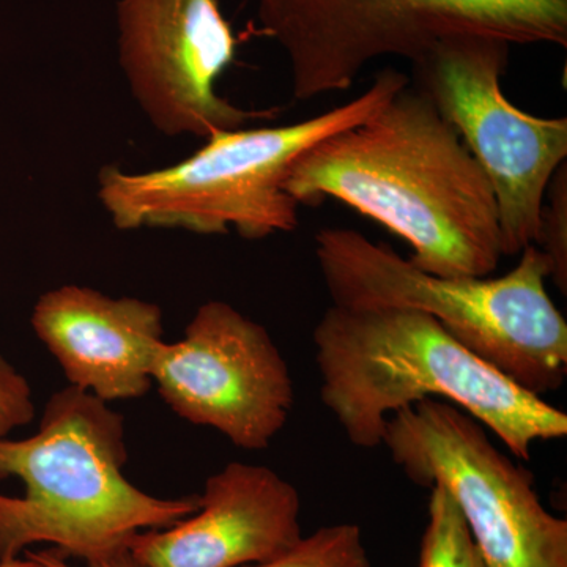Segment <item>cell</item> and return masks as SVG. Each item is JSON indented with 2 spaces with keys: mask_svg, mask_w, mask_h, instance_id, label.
I'll list each match as a JSON object with an SVG mask.
<instances>
[{
  "mask_svg": "<svg viewBox=\"0 0 567 567\" xmlns=\"http://www.w3.org/2000/svg\"><path fill=\"white\" fill-rule=\"evenodd\" d=\"M0 567H44L41 563L25 555V559L17 558L11 561L0 563Z\"/></svg>",
  "mask_w": 567,
  "mask_h": 567,
  "instance_id": "obj_18",
  "label": "cell"
},
{
  "mask_svg": "<svg viewBox=\"0 0 567 567\" xmlns=\"http://www.w3.org/2000/svg\"><path fill=\"white\" fill-rule=\"evenodd\" d=\"M33 416L35 405L31 385L0 354V439H7L14 429L31 423Z\"/></svg>",
  "mask_w": 567,
  "mask_h": 567,
  "instance_id": "obj_16",
  "label": "cell"
},
{
  "mask_svg": "<svg viewBox=\"0 0 567 567\" xmlns=\"http://www.w3.org/2000/svg\"><path fill=\"white\" fill-rule=\"evenodd\" d=\"M28 557L37 559L44 567H74L66 563L65 557H62L58 550H43V551H25ZM85 567H145L141 561L133 557L128 548L125 550L115 551V554L106 555L93 561L85 563Z\"/></svg>",
  "mask_w": 567,
  "mask_h": 567,
  "instance_id": "obj_17",
  "label": "cell"
},
{
  "mask_svg": "<svg viewBox=\"0 0 567 567\" xmlns=\"http://www.w3.org/2000/svg\"><path fill=\"white\" fill-rule=\"evenodd\" d=\"M566 163L551 177L536 246L547 257L550 278L555 286L567 293V171Z\"/></svg>",
  "mask_w": 567,
  "mask_h": 567,
  "instance_id": "obj_15",
  "label": "cell"
},
{
  "mask_svg": "<svg viewBox=\"0 0 567 567\" xmlns=\"http://www.w3.org/2000/svg\"><path fill=\"white\" fill-rule=\"evenodd\" d=\"M417 567H488L456 502L439 484L431 487Z\"/></svg>",
  "mask_w": 567,
  "mask_h": 567,
  "instance_id": "obj_13",
  "label": "cell"
},
{
  "mask_svg": "<svg viewBox=\"0 0 567 567\" xmlns=\"http://www.w3.org/2000/svg\"><path fill=\"white\" fill-rule=\"evenodd\" d=\"M199 511L137 533L128 550L145 567H241L268 561L303 537L301 498L264 465L230 462L205 481Z\"/></svg>",
  "mask_w": 567,
  "mask_h": 567,
  "instance_id": "obj_11",
  "label": "cell"
},
{
  "mask_svg": "<svg viewBox=\"0 0 567 567\" xmlns=\"http://www.w3.org/2000/svg\"><path fill=\"white\" fill-rule=\"evenodd\" d=\"M382 446L412 483L453 496L488 567H567V522L548 513L533 473L464 410L416 402L386 421Z\"/></svg>",
  "mask_w": 567,
  "mask_h": 567,
  "instance_id": "obj_7",
  "label": "cell"
},
{
  "mask_svg": "<svg viewBox=\"0 0 567 567\" xmlns=\"http://www.w3.org/2000/svg\"><path fill=\"white\" fill-rule=\"evenodd\" d=\"M115 24L123 78L156 132L205 141L275 117L218 93L238 44L219 0H118Z\"/></svg>",
  "mask_w": 567,
  "mask_h": 567,
  "instance_id": "obj_9",
  "label": "cell"
},
{
  "mask_svg": "<svg viewBox=\"0 0 567 567\" xmlns=\"http://www.w3.org/2000/svg\"><path fill=\"white\" fill-rule=\"evenodd\" d=\"M31 323L71 386L104 402L151 391L153 363L164 341L158 305L66 284L41 295Z\"/></svg>",
  "mask_w": 567,
  "mask_h": 567,
  "instance_id": "obj_12",
  "label": "cell"
},
{
  "mask_svg": "<svg viewBox=\"0 0 567 567\" xmlns=\"http://www.w3.org/2000/svg\"><path fill=\"white\" fill-rule=\"evenodd\" d=\"M316 259L331 305L415 309L518 386L555 393L567 375V323L551 298L547 257L536 245L499 278L425 274L393 246L344 227L316 235Z\"/></svg>",
  "mask_w": 567,
  "mask_h": 567,
  "instance_id": "obj_4",
  "label": "cell"
},
{
  "mask_svg": "<svg viewBox=\"0 0 567 567\" xmlns=\"http://www.w3.org/2000/svg\"><path fill=\"white\" fill-rule=\"evenodd\" d=\"M401 71H380L357 99L303 122L229 130L205 140L188 158L148 173L110 164L99 174L100 204L118 230H235L264 240L300 226V205L284 189L295 159L331 134L357 125L409 84Z\"/></svg>",
  "mask_w": 567,
  "mask_h": 567,
  "instance_id": "obj_5",
  "label": "cell"
},
{
  "mask_svg": "<svg viewBox=\"0 0 567 567\" xmlns=\"http://www.w3.org/2000/svg\"><path fill=\"white\" fill-rule=\"evenodd\" d=\"M257 17L286 52L298 102L349 91L375 59L413 63L453 37L567 47V0H257Z\"/></svg>",
  "mask_w": 567,
  "mask_h": 567,
  "instance_id": "obj_6",
  "label": "cell"
},
{
  "mask_svg": "<svg viewBox=\"0 0 567 567\" xmlns=\"http://www.w3.org/2000/svg\"><path fill=\"white\" fill-rule=\"evenodd\" d=\"M509 51V43L491 37H453L413 62V84L427 93L486 175L503 257L536 245L548 185L567 158V118L536 117L503 93Z\"/></svg>",
  "mask_w": 567,
  "mask_h": 567,
  "instance_id": "obj_8",
  "label": "cell"
},
{
  "mask_svg": "<svg viewBox=\"0 0 567 567\" xmlns=\"http://www.w3.org/2000/svg\"><path fill=\"white\" fill-rule=\"evenodd\" d=\"M284 189L298 205L334 199L382 224L425 274L486 278L503 259L486 175L412 81L364 121L301 153Z\"/></svg>",
  "mask_w": 567,
  "mask_h": 567,
  "instance_id": "obj_1",
  "label": "cell"
},
{
  "mask_svg": "<svg viewBox=\"0 0 567 567\" xmlns=\"http://www.w3.org/2000/svg\"><path fill=\"white\" fill-rule=\"evenodd\" d=\"M312 341L320 399L353 446H382L386 421L424 399H442L528 461L535 442L567 435V415L457 342L415 309L331 305Z\"/></svg>",
  "mask_w": 567,
  "mask_h": 567,
  "instance_id": "obj_2",
  "label": "cell"
},
{
  "mask_svg": "<svg viewBox=\"0 0 567 567\" xmlns=\"http://www.w3.org/2000/svg\"><path fill=\"white\" fill-rule=\"evenodd\" d=\"M126 458L123 417L107 402L71 385L52 394L37 434L0 439V481L25 486L24 496L0 494V563L39 543L93 561L199 511V495L166 499L134 486Z\"/></svg>",
  "mask_w": 567,
  "mask_h": 567,
  "instance_id": "obj_3",
  "label": "cell"
},
{
  "mask_svg": "<svg viewBox=\"0 0 567 567\" xmlns=\"http://www.w3.org/2000/svg\"><path fill=\"white\" fill-rule=\"evenodd\" d=\"M152 379L178 416L241 450L270 446L295 404L289 364L274 338L226 301L199 306L181 341H163Z\"/></svg>",
  "mask_w": 567,
  "mask_h": 567,
  "instance_id": "obj_10",
  "label": "cell"
},
{
  "mask_svg": "<svg viewBox=\"0 0 567 567\" xmlns=\"http://www.w3.org/2000/svg\"><path fill=\"white\" fill-rule=\"evenodd\" d=\"M241 567H372L363 533L354 524L316 529L282 555Z\"/></svg>",
  "mask_w": 567,
  "mask_h": 567,
  "instance_id": "obj_14",
  "label": "cell"
}]
</instances>
